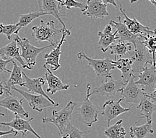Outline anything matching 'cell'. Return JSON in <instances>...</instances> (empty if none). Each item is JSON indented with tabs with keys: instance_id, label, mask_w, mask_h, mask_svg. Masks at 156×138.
Returning a JSON list of instances; mask_svg holds the SVG:
<instances>
[{
	"instance_id": "cell-41",
	"label": "cell",
	"mask_w": 156,
	"mask_h": 138,
	"mask_svg": "<svg viewBox=\"0 0 156 138\" xmlns=\"http://www.w3.org/2000/svg\"><path fill=\"white\" fill-rule=\"evenodd\" d=\"M25 136V134H24V133H22V137H21V138H24Z\"/></svg>"
},
{
	"instance_id": "cell-8",
	"label": "cell",
	"mask_w": 156,
	"mask_h": 138,
	"mask_svg": "<svg viewBox=\"0 0 156 138\" xmlns=\"http://www.w3.org/2000/svg\"><path fill=\"white\" fill-rule=\"evenodd\" d=\"M12 90L20 94L23 97V98L27 100L29 106H30L32 109L33 110L38 111V112H42L43 110H46L48 108L57 107L59 106L58 103L55 104L51 103L45 97L41 95L31 94V93H29L24 90H20V89H18L14 87L12 88Z\"/></svg>"
},
{
	"instance_id": "cell-21",
	"label": "cell",
	"mask_w": 156,
	"mask_h": 138,
	"mask_svg": "<svg viewBox=\"0 0 156 138\" xmlns=\"http://www.w3.org/2000/svg\"><path fill=\"white\" fill-rule=\"evenodd\" d=\"M43 67L47 70L44 77H45V81H47L48 84V88L46 90L47 93L53 95L58 91L68 90L69 88V84L63 83L61 78L55 76L52 70L47 68V66H43Z\"/></svg>"
},
{
	"instance_id": "cell-30",
	"label": "cell",
	"mask_w": 156,
	"mask_h": 138,
	"mask_svg": "<svg viewBox=\"0 0 156 138\" xmlns=\"http://www.w3.org/2000/svg\"><path fill=\"white\" fill-rule=\"evenodd\" d=\"M142 43L147 48L148 51L151 55L153 64L155 65V49H156V36L153 35L147 39L142 40Z\"/></svg>"
},
{
	"instance_id": "cell-4",
	"label": "cell",
	"mask_w": 156,
	"mask_h": 138,
	"mask_svg": "<svg viewBox=\"0 0 156 138\" xmlns=\"http://www.w3.org/2000/svg\"><path fill=\"white\" fill-rule=\"evenodd\" d=\"M142 40L144 39L140 38L133 44L135 48L134 51L132 52L130 58L132 61V70L133 75L140 74L147 64L154 65L151 55L147 48L144 45Z\"/></svg>"
},
{
	"instance_id": "cell-29",
	"label": "cell",
	"mask_w": 156,
	"mask_h": 138,
	"mask_svg": "<svg viewBox=\"0 0 156 138\" xmlns=\"http://www.w3.org/2000/svg\"><path fill=\"white\" fill-rule=\"evenodd\" d=\"M44 16H48V15L45 13L40 12L39 11L35 12H30L27 14L20 15L19 21H18V23H17L18 27L17 32L19 33L22 28L27 27L28 25L32 23L33 21L36 19Z\"/></svg>"
},
{
	"instance_id": "cell-40",
	"label": "cell",
	"mask_w": 156,
	"mask_h": 138,
	"mask_svg": "<svg viewBox=\"0 0 156 138\" xmlns=\"http://www.w3.org/2000/svg\"><path fill=\"white\" fill-rule=\"evenodd\" d=\"M0 116H5V114L0 112Z\"/></svg>"
},
{
	"instance_id": "cell-14",
	"label": "cell",
	"mask_w": 156,
	"mask_h": 138,
	"mask_svg": "<svg viewBox=\"0 0 156 138\" xmlns=\"http://www.w3.org/2000/svg\"><path fill=\"white\" fill-rule=\"evenodd\" d=\"M60 1L61 0H38L39 12L51 15L56 18L59 23L62 25V29L66 31L68 33V36H69L71 34V32L70 29L66 28L60 13L61 7L60 5Z\"/></svg>"
},
{
	"instance_id": "cell-24",
	"label": "cell",
	"mask_w": 156,
	"mask_h": 138,
	"mask_svg": "<svg viewBox=\"0 0 156 138\" xmlns=\"http://www.w3.org/2000/svg\"><path fill=\"white\" fill-rule=\"evenodd\" d=\"M13 64V67L12 71H11V75L9 78L7 80L3 82L5 87V92H12V88L16 85H19L21 87L23 83V74H22V69L20 66L17 65V63L14 61H12Z\"/></svg>"
},
{
	"instance_id": "cell-10",
	"label": "cell",
	"mask_w": 156,
	"mask_h": 138,
	"mask_svg": "<svg viewBox=\"0 0 156 138\" xmlns=\"http://www.w3.org/2000/svg\"><path fill=\"white\" fill-rule=\"evenodd\" d=\"M122 100V98L119 99L118 101H114V100L110 99L107 100L103 104L102 115L105 120L107 122L108 126H110L112 120H114L120 115L127 113L130 110L129 108H124L121 105L120 103Z\"/></svg>"
},
{
	"instance_id": "cell-39",
	"label": "cell",
	"mask_w": 156,
	"mask_h": 138,
	"mask_svg": "<svg viewBox=\"0 0 156 138\" xmlns=\"http://www.w3.org/2000/svg\"><path fill=\"white\" fill-rule=\"evenodd\" d=\"M69 137V136L67 135V134H66V135H65V136H63L61 138H67Z\"/></svg>"
},
{
	"instance_id": "cell-32",
	"label": "cell",
	"mask_w": 156,
	"mask_h": 138,
	"mask_svg": "<svg viewBox=\"0 0 156 138\" xmlns=\"http://www.w3.org/2000/svg\"><path fill=\"white\" fill-rule=\"evenodd\" d=\"M89 132L90 131H81L80 129L74 126L70 122L66 128L64 133H63V136L67 134L69 138H83L84 134Z\"/></svg>"
},
{
	"instance_id": "cell-20",
	"label": "cell",
	"mask_w": 156,
	"mask_h": 138,
	"mask_svg": "<svg viewBox=\"0 0 156 138\" xmlns=\"http://www.w3.org/2000/svg\"><path fill=\"white\" fill-rule=\"evenodd\" d=\"M117 17L118 19V21L111 20L109 24L116 29V31L114 33L116 34L119 41L129 42L133 44L137 39L142 38L140 36L132 34L128 30L125 24L122 22L121 16H118Z\"/></svg>"
},
{
	"instance_id": "cell-37",
	"label": "cell",
	"mask_w": 156,
	"mask_h": 138,
	"mask_svg": "<svg viewBox=\"0 0 156 138\" xmlns=\"http://www.w3.org/2000/svg\"><path fill=\"white\" fill-rule=\"evenodd\" d=\"M5 92L4 83L2 80H0V97H1Z\"/></svg>"
},
{
	"instance_id": "cell-22",
	"label": "cell",
	"mask_w": 156,
	"mask_h": 138,
	"mask_svg": "<svg viewBox=\"0 0 156 138\" xmlns=\"http://www.w3.org/2000/svg\"><path fill=\"white\" fill-rule=\"evenodd\" d=\"M112 27L110 24L107 25L103 31L98 32V36L99 37L98 46L103 53H105L110 47V46L114 43L118 38L115 33H112Z\"/></svg>"
},
{
	"instance_id": "cell-13",
	"label": "cell",
	"mask_w": 156,
	"mask_h": 138,
	"mask_svg": "<svg viewBox=\"0 0 156 138\" xmlns=\"http://www.w3.org/2000/svg\"><path fill=\"white\" fill-rule=\"evenodd\" d=\"M120 11L125 18L124 23L132 34L140 36L144 39H146L147 37L153 35H155V30L152 31L150 27L141 24L135 17L131 19L128 17L121 5H120Z\"/></svg>"
},
{
	"instance_id": "cell-23",
	"label": "cell",
	"mask_w": 156,
	"mask_h": 138,
	"mask_svg": "<svg viewBox=\"0 0 156 138\" xmlns=\"http://www.w3.org/2000/svg\"><path fill=\"white\" fill-rule=\"evenodd\" d=\"M156 100L152 98L149 94L145 93L144 98L138 104L137 108L140 110L142 118H146V120H151L152 115L156 110ZM142 118H140V120Z\"/></svg>"
},
{
	"instance_id": "cell-31",
	"label": "cell",
	"mask_w": 156,
	"mask_h": 138,
	"mask_svg": "<svg viewBox=\"0 0 156 138\" xmlns=\"http://www.w3.org/2000/svg\"><path fill=\"white\" fill-rule=\"evenodd\" d=\"M17 24H9L3 25L0 23V34L5 35L8 40L12 39V35L18 34Z\"/></svg>"
},
{
	"instance_id": "cell-42",
	"label": "cell",
	"mask_w": 156,
	"mask_h": 138,
	"mask_svg": "<svg viewBox=\"0 0 156 138\" xmlns=\"http://www.w3.org/2000/svg\"><path fill=\"white\" fill-rule=\"evenodd\" d=\"M62 1H65V0H62Z\"/></svg>"
},
{
	"instance_id": "cell-7",
	"label": "cell",
	"mask_w": 156,
	"mask_h": 138,
	"mask_svg": "<svg viewBox=\"0 0 156 138\" xmlns=\"http://www.w3.org/2000/svg\"><path fill=\"white\" fill-rule=\"evenodd\" d=\"M137 77H138V80L135 81V83L145 93L150 94L155 90V65H151L150 67L146 66L142 70V72L137 75Z\"/></svg>"
},
{
	"instance_id": "cell-18",
	"label": "cell",
	"mask_w": 156,
	"mask_h": 138,
	"mask_svg": "<svg viewBox=\"0 0 156 138\" xmlns=\"http://www.w3.org/2000/svg\"><path fill=\"white\" fill-rule=\"evenodd\" d=\"M0 57L5 60H16L23 69H29L23 59L20 55V48L17 43L13 40L12 43L5 47L0 48Z\"/></svg>"
},
{
	"instance_id": "cell-15",
	"label": "cell",
	"mask_w": 156,
	"mask_h": 138,
	"mask_svg": "<svg viewBox=\"0 0 156 138\" xmlns=\"http://www.w3.org/2000/svg\"><path fill=\"white\" fill-rule=\"evenodd\" d=\"M33 120V118H31L29 120H25V119L21 118L18 115H15L14 119L9 122H0V125L3 126H7L12 128L13 129L19 133L20 132L26 134L27 132L31 133L37 138H43L41 137L39 134L37 133L35 129H33L31 124V122Z\"/></svg>"
},
{
	"instance_id": "cell-44",
	"label": "cell",
	"mask_w": 156,
	"mask_h": 138,
	"mask_svg": "<svg viewBox=\"0 0 156 138\" xmlns=\"http://www.w3.org/2000/svg\"><path fill=\"white\" fill-rule=\"evenodd\" d=\"M0 1H1V0H0Z\"/></svg>"
},
{
	"instance_id": "cell-5",
	"label": "cell",
	"mask_w": 156,
	"mask_h": 138,
	"mask_svg": "<svg viewBox=\"0 0 156 138\" xmlns=\"http://www.w3.org/2000/svg\"><path fill=\"white\" fill-rule=\"evenodd\" d=\"M79 60L87 61L88 65L91 66L98 77L112 78V71L116 69V66L112 63V60L110 58L102 59H94L88 57L83 52H79L77 54Z\"/></svg>"
},
{
	"instance_id": "cell-2",
	"label": "cell",
	"mask_w": 156,
	"mask_h": 138,
	"mask_svg": "<svg viewBox=\"0 0 156 138\" xmlns=\"http://www.w3.org/2000/svg\"><path fill=\"white\" fill-rule=\"evenodd\" d=\"M76 103L70 100L60 110H53L51 117H43L42 122L44 124H53L58 129L59 135L63 136L65 130L72 120L74 109Z\"/></svg>"
},
{
	"instance_id": "cell-25",
	"label": "cell",
	"mask_w": 156,
	"mask_h": 138,
	"mask_svg": "<svg viewBox=\"0 0 156 138\" xmlns=\"http://www.w3.org/2000/svg\"><path fill=\"white\" fill-rule=\"evenodd\" d=\"M137 122L138 121L129 128V136L131 138H146L154 133L152 126V120H147L146 124L139 126H136Z\"/></svg>"
},
{
	"instance_id": "cell-43",
	"label": "cell",
	"mask_w": 156,
	"mask_h": 138,
	"mask_svg": "<svg viewBox=\"0 0 156 138\" xmlns=\"http://www.w3.org/2000/svg\"><path fill=\"white\" fill-rule=\"evenodd\" d=\"M0 138H3V137H0Z\"/></svg>"
},
{
	"instance_id": "cell-11",
	"label": "cell",
	"mask_w": 156,
	"mask_h": 138,
	"mask_svg": "<svg viewBox=\"0 0 156 138\" xmlns=\"http://www.w3.org/2000/svg\"><path fill=\"white\" fill-rule=\"evenodd\" d=\"M89 98L90 97L86 96V98L82 102L78 110L81 121L88 127H91L92 124L98 121V109Z\"/></svg>"
},
{
	"instance_id": "cell-26",
	"label": "cell",
	"mask_w": 156,
	"mask_h": 138,
	"mask_svg": "<svg viewBox=\"0 0 156 138\" xmlns=\"http://www.w3.org/2000/svg\"><path fill=\"white\" fill-rule=\"evenodd\" d=\"M112 63L116 66V68L121 71V78L122 80L128 82L129 78L133 74L132 70V61L130 58H126L116 59L115 61L112 60Z\"/></svg>"
},
{
	"instance_id": "cell-35",
	"label": "cell",
	"mask_w": 156,
	"mask_h": 138,
	"mask_svg": "<svg viewBox=\"0 0 156 138\" xmlns=\"http://www.w3.org/2000/svg\"><path fill=\"white\" fill-rule=\"evenodd\" d=\"M18 134V133L14 130L13 129L9 130V131H0V137H3L4 136H7V135H13L14 136H16Z\"/></svg>"
},
{
	"instance_id": "cell-12",
	"label": "cell",
	"mask_w": 156,
	"mask_h": 138,
	"mask_svg": "<svg viewBox=\"0 0 156 138\" xmlns=\"http://www.w3.org/2000/svg\"><path fill=\"white\" fill-rule=\"evenodd\" d=\"M135 75H132L129 78L127 83L125 85L120 92L123 96V100L129 104H139L144 98L145 92L140 88L135 83Z\"/></svg>"
},
{
	"instance_id": "cell-6",
	"label": "cell",
	"mask_w": 156,
	"mask_h": 138,
	"mask_svg": "<svg viewBox=\"0 0 156 138\" xmlns=\"http://www.w3.org/2000/svg\"><path fill=\"white\" fill-rule=\"evenodd\" d=\"M127 82L124 80H116L112 78H106L105 81H103L101 85L96 87L91 90V86L90 84H87V96L90 97L93 94H100L106 96H111L116 94L118 92H121L124 88Z\"/></svg>"
},
{
	"instance_id": "cell-19",
	"label": "cell",
	"mask_w": 156,
	"mask_h": 138,
	"mask_svg": "<svg viewBox=\"0 0 156 138\" xmlns=\"http://www.w3.org/2000/svg\"><path fill=\"white\" fill-rule=\"evenodd\" d=\"M87 9L83 12L84 16L91 18H105L109 16L106 4L102 3L100 0H87Z\"/></svg>"
},
{
	"instance_id": "cell-16",
	"label": "cell",
	"mask_w": 156,
	"mask_h": 138,
	"mask_svg": "<svg viewBox=\"0 0 156 138\" xmlns=\"http://www.w3.org/2000/svg\"><path fill=\"white\" fill-rule=\"evenodd\" d=\"M22 74L24 76V80L23 84L21 85V87H25V88H27L29 92H31V94L41 95L45 97L51 103L54 104H56L43 90V86L46 83L44 78L39 77L37 78H31L27 76V74L24 72L22 73Z\"/></svg>"
},
{
	"instance_id": "cell-9",
	"label": "cell",
	"mask_w": 156,
	"mask_h": 138,
	"mask_svg": "<svg viewBox=\"0 0 156 138\" xmlns=\"http://www.w3.org/2000/svg\"><path fill=\"white\" fill-rule=\"evenodd\" d=\"M23 102V98L19 99L14 96L12 92H5V96L0 100V106L6 108L22 118H29V113L24 109Z\"/></svg>"
},
{
	"instance_id": "cell-27",
	"label": "cell",
	"mask_w": 156,
	"mask_h": 138,
	"mask_svg": "<svg viewBox=\"0 0 156 138\" xmlns=\"http://www.w3.org/2000/svg\"><path fill=\"white\" fill-rule=\"evenodd\" d=\"M109 48H110L111 54L115 56L116 60L118 57H123L132 51V43L118 40V42H114L111 44Z\"/></svg>"
},
{
	"instance_id": "cell-28",
	"label": "cell",
	"mask_w": 156,
	"mask_h": 138,
	"mask_svg": "<svg viewBox=\"0 0 156 138\" xmlns=\"http://www.w3.org/2000/svg\"><path fill=\"white\" fill-rule=\"evenodd\" d=\"M123 120H120L112 126L107 127L104 132V136L108 138H125L126 132L122 126Z\"/></svg>"
},
{
	"instance_id": "cell-1",
	"label": "cell",
	"mask_w": 156,
	"mask_h": 138,
	"mask_svg": "<svg viewBox=\"0 0 156 138\" xmlns=\"http://www.w3.org/2000/svg\"><path fill=\"white\" fill-rule=\"evenodd\" d=\"M31 29V35L35 41L39 43L47 41L54 47H56L60 41L61 39H59V37L64 30L62 28L55 27L54 21L44 22L43 20L41 21L39 25L34 26Z\"/></svg>"
},
{
	"instance_id": "cell-3",
	"label": "cell",
	"mask_w": 156,
	"mask_h": 138,
	"mask_svg": "<svg viewBox=\"0 0 156 138\" xmlns=\"http://www.w3.org/2000/svg\"><path fill=\"white\" fill-rule=\"evenodd\" d=\"M13 40L20 47L21 49V57L25 60V64L27 65L29 70H31L32 67L35 65L37 58L41 53H42L46 48L53 47L51 44L43 47H35L27 38H21L18 34L15 35Z\"/></svg>"
},
{
	"instance_id": "cell-33",
	"label": "cell",
	"mask_w": 156,
	"mask_h": 138,
	"mask_svg": "<svg viewBox=\"0 0 156 138\" xmlns=\"http://www.w3.org/2000/svg\"><path fill=\"white\" fill-rule=\"evenodd\" d=\"M61 7H65L68 10L71 8L80 9L82 12H83L87 9V5L83 2H77L76 0H65V1H60Z\"/></svg>"
},
{
	"instance_id": "cell-34",
	"label": "cell",
	"mask_w": 156,
	"mask_h": 138,
	"mask_svg": "<svg viewBox=\"0 0 156 138\" xmlns=\"http://www.w3.org/2000/svg\"><path fill=\"white\" fill-rule=\"evenodd\" d=\"M13 60H5L2 58L0 57V74L2 73H11V71L9 69L7 68V65L9 64V62H12Z\"/></svg>"
},
{
	"instance_id": "cell-36",
	"label": "cell",
	"mask_w": 156,
	"mask_h": 138,
	"mask_svg": "<svg viewBox=\"0 0 156 138\" xmlns=\"http://www.w3.org/2000/svg\"><path fill=\"white\" fill-rule=\"evenodd\" d=\"M100 1L105 3V4H111L114 5V7H117V4L116 2H115V0H100Z\"/></svg>"
},
{
	"instance_id": "cell-17",
	"label": "cell",
	"mask_w": 156,
	"mask_h": 138,
	"mask_svg": "<svg viewBox=\"0 0 156 138\" xmlns=\"http://www.w3.org/2000/svg\"><path fill=\"white\" fill-rule=\"evenodd\" d=\"M67 35L68 34L66 31L63 30L61 40L57 45L55 47L53 50L50 52V53L44 55V57L45 58L46 62L43 66H50L52 70H53V71H56L59 68H61V65L60 64V57L61 55V47L62 44L66 41V37Z\"/></svg>"
},
{
	"instance_id": "cell-38",
	"label": "cell",
	"mask_w": 156,
	"mask_h": 138,
	"mask_svg": "<svg viewBox=\"0 0 156 138\" xmlns=\"http://www.w3.org/2000/svg\"><path fill=\"white\" fill-rule=\"evenodd\" d=\"M129 1H130L131 3H135V2L138 1V0H129ZM148 1L150 2L154 5H156V0H148Z\"/></svg>"
}]
</instances>
